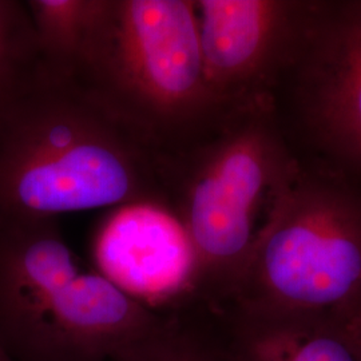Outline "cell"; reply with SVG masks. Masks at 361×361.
Masks as SVG:
<instances>
[{"label":"cell","instance_id":"6da1fadb","mask_svg":"<svg viewBox=\"0 0 361 361\" xmlns=\"http://www.w3.org/2000/svg\"><path fill=\"white\" fill-rule=\"evenodd\" d=\"M135 204L164 209L157 155L74 80L40 68L0 113V219Z\"/></svg>","mask_w":361,"mask_h":361},{"label":"cell","instance_id":"7a4b0ae2","mask_svg":"<svg viewBox=\"0 0 361 361\" xmlns=\"http://www.w3.org/2000/svg\"><path fill=\"white\" fill-rule=\"evenodd\" d=\"M74 82L157 157L188 149L224 116L190 0H97Z\"/></svg>","mask_w":361,"mask_h":361},{"label":"cell","instance_id":"3957f363","mask_svg":"<svg viewBox=\"0 0 361 361\" xmlns=\"http://www.w3.org/2000/svg\"><path fill=\"white\" fill-rule=\"evenodd\" d=\"M157 164L164 209L193 249L192 300L221 310L276 202L296 180L265 104L225 114L207 137Z\"/></svg>","mask_w":361,"mask_h":361},{"label":"cell","instance_id":"277c9868","mask_svg":"<svg viewBox=\"0 0 361 361\" xmlns=\"http://www.w3.org/2000/svg\"><path fill=\"white\" fill-rule=\"evenodd\" d=\"M158 313L83 269L58 219H0V348L13 360L110 361Z\"/></svg>","mask_w":361,"mask_h":361},{"label":"cell","instance_id":"5b68a950","mask_svg":"<svg viewBox=\"0 0 361 361\" xmlns=\"http://www.w3.org/2000/svg\"><path fill=\"white\" fill-rule=\"evenodd\" d=\"M360 302V209L334 190L295 180L258 233L232 300L221 310L344 323Z\"/></svg>","mask_w":361,"mask_h":361},{"label":"cell","instance_id":"8992f818","mask_svg":"<svg viewBox=\"0 0 361 361\" xmlns=\"http://www.w3.org/2000/svg\"><path fill=\"white\" fill-rule=\"evenodd\" d=\"M98 271L147 310L192 300L193 249L180 222L150 204L113 209L94 240Z\"/></svg>","mask_w":361,"mask_h":361},{"label":"cell","instance_id":"52a82bcc","mask_svg":"<svg viewBox=\"0 0 361 361\" xmlns=\"http://www.w3.org/2000/svg\"><path fill=\"white\" fill-rule=\"evenodd\" d=\"M204 75L222 111L228 114L262 104L284 27V6L271 0H198Z\"/></svg>","mask_w":361,"mask_h":361},{"label":"cell","instance_id":"ba28073f","mask_svg":"<svg viewBox=\"0 0 361 361\" xmlns=\"http://www.w3.org/2000/svg\"><path fill=\"white\" fill-rule=\"evenodd\" d=\"M219 312L237 361H361L359 344L335 319Z\"/></svg>","mask_w":361,"mask_h":361},{"label":"cell","instance_id":"9c48e42d","mask_svg":"<svg viewBox=\"0 0 361 361\" xmlns=\"http://www.w3.org/2000/svg\"><path fill=\"white\" fill-rule=\"evenodd\" d=\"M325 49L313 79L310 113L331 142L361 162V8Z\"/></svg>","mask_w":361,"mask_h":361},{"label":"cell","instance_id":"30bf717a","mask_svg":"<svg viewBox=\"0 0 361 361\" xmlns=\"http://www.w3.org/2000/svg\"><path fill=\"white\" fill-rule=\"evenodd\" d=\"M110 361H237L219 312L188 301L166 312Z\"/></svg>","mask_w":361,"mask_h":361},{"label":"cell","instance_id":"8fae6325","mask_svg":"<svg viewBox=\"0 0 361 361\" xmlns=\"http://www.w3.org/2000/svg\"><path fill=\"white\" fill-rule=\"evenodd\" d=\"M38 43L42 68L74 80L97 0H26Z\"/></svg>","mask_w":361,"mask_h":361},{"label":"cell","instance_id":"7c38bea8","mask_svg":"<svg viewBox=\"0 0 361 361\" xmlns=\"http://www.w3.org/2000/svg\"><path fill=\"white\" fill-rule=\"evenodd\" d=\"M40 68L26 0H0V113L26 90Z\"/></svg>","mask_w":361,"mask_h":361},{"label":"cell","instance_id":"4fadbf2b","mask_svg":"<svg viewBox=\"0 0 361 361\" xmlns=\"http://www.w3.org/2000/svg\"><path fill=\"white\" fill-rule=\"evenodd\" d=\"M345 328L361 348V302L344 322Z\"/></svg>","mask_w":361,"mask_h":361},{"label":"cell","instance_id":"5bb4252c","mask_svg":"<svg viewBox=\"0 0 361 361\" xmlns=\"http://www.w3.org/2000/svg\"><path fill=\"white\" fill-rule=\"evenodd\" d=\"M0 361H15L3 349L0 348Z\"/></svg>","mask_w":361,"mask_h":361}]
</instances>
